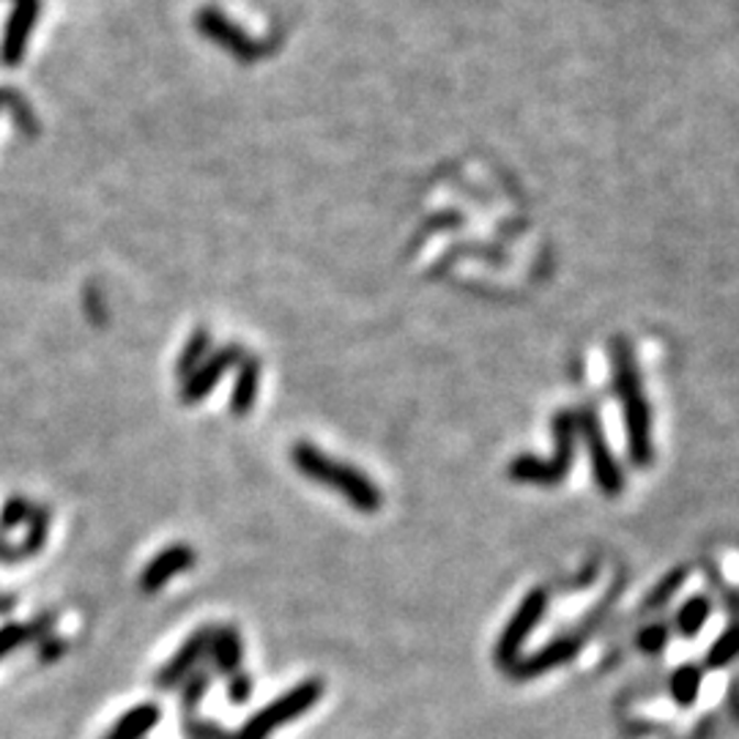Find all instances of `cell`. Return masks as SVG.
Here are the masks:
<instances>
[{"instance_id":"obj_1","label":"cell","mask_w":739,"mask_h":739,"mask_svg":"<svg viewBox=\"0 0 739 739\" xmlns=\"http://www.w3.org/2000/svg\"><path fill=\"white\" fill-rule=\"evenodd\" d=\"M614 354V386L619 395L621 411L627 424V450L630 461L638 468H647L652 463V411H649L647 395H643L641 375H638L636 354L625 338H616L611 345Z\"/></svg>"},{"instance_id":"obj_2","label":"cell","mask_w":739,"mask_h":739,"mask_svg":"<svg viewBox=\"0 0 739 739\" xmlns=\"http://www.w3.org/2000/svg\"><path fill=\"white\" fill-rule=\"evenodd\" d=\"M290 463L299 474H305L307 479L312 483L327 485L329 490L340 493L345 501L351 504L360 512L373 515L378 512L380 504H384V493H380L378 485L367 477L365 472L354 468L351 463L345 461H334L329 457L327 452L318 450L316 444L310 441H296L290 446Z\"/></svg>"},{"instance_id":"obj_3","label":"cell","mask_w":739,"mask_h":739,"mask_svg":"<svg viewBox=\"0 0 739 739\" xmlns=\"http://www.w3.org/2000/svg\"><path fill=\"white\" fill-rule=\"evenodd\" d=\"M575 433H578V422H575V411H559L553 417V439H556V450L548 461H540L534 455H520L509 463V477L518 483L531 485H559L570 474L575 455Z\"/></svg>"},{"instance_id":"obj_4","label":"cell","mask_w":739,"mask_h":739,"mask_svg":"<svg viewBox=\"0 0 739 739\" xmlns=\"http://www.w3.org/2000/svg\"><path fill=\"white\" fill-rule=\"evenodd\" d=\"M323 698V680H305L296 687L285 691L283 696L268 702L266 707L257 709L252 718L244 720L239 731H233V739H268L277 729H283L290 720L301 718L310 713Z\"/></svg>"},{"instance_id":"obj_5","label":"cell","mask_w":739,"mask_h":739,"mask_svg":"<svg viewBox=\"0 0 739 739\" xmlns=\"http://www.w3.org/2000/svg\"><path fill=\"white\" fill-rule=\"evenodd\" d=\"M575 422H578V433L584 439L586 450H589L592 474H595L597 488H600V493H606V496H619L625 490V474H621L611 446H608L600 419H597V413L592 408H581L575 413Z\"/></svg>"},{"instance_id":"obj_6","label":"cell","mask_w":739,"mask_h":739,"mask_svg":"<svg viewBox=\"0 0 739 739\" xmlns=\"http://www.w3.org/2000/svg\"><path fill=\"white\" fill-rule=\"evenodd\" d=\"M545 611H548V592L531 589L529 595L523 597V603L518 606V611L512 614V619L507 621V627H504L501 638H498L496 643V663L501 665V669H509V665L520 658L523 641L531 636V630L540 625Z\"/></svg>"},{"instance_id":"obj_7","label":"cell","mask_w":739,"mask_h":739,"mask_svg":"<svg viewBox=\"0 0 739 739\" xmlns=\"http://www.w3.org/2000/svg\"><path fill=\"white\" fill-rule=\"evenodd\" d=\"M198 31L203 36H209L211 42H217L220 47H225L228 53L236 55L239 60H257L261 55L268 53V44L255 42L250 38L239 25H233L222 11L217 9H203L198 14Z\"/></svg>"},{"instance_id":"obj_8","label":"cell","mask_w":739,"mask_h":739,"mask_svg":"<svg viewBox=\"0 0 739 739\" xmlns=\"http://www.w3.org/2000/svg\"><path fill=\"white\" fill-rule=\"evenodd\" d=\"M211 632H214V627H200V630H195L192 636H189L187 641L178 647V652L173 654V658L167 660L159 671H156L154 685L159 687V691H173V687L181 685V682L187 680L195 669H198L200 660L209 654Z\"/></svg>"},{"instance_id":"obj_9","label":"cell","mask_w":739,"mask_h":739,"mask_svg":"<svg viewBox=\"0 0 739 739\" xmlns=\"http://www.w3.org/2000/svg\"><path fill=\"white\" fill-rule=\"evenodd\" d=\"M244 360L242 345H225V349L209 354V360L203 362L192 375L181 380V402L184 406H195V402L203 400L209 391H214V386L220 384V378L225 375L228 367L239 365Z\"/></svg>"},{"instance_id":"obj_10","label":"cell","mask_w":739,"mask_h":739,"mask_svg":"<svg viewBox=\"0 0 739 739\" xmlns=\"http://www.w3.org/2000/svg\"><path fill=\"white\" fill-rule=\"evenodd\" d=\"M195 548L192 545H167L162 548L159 553H156L154 559H151L148 564L143 567V573H140V592H145V595H154V592H159L162 586L170 584L173 578H176L178 573H184V570L195 567Z\"/></svg>"},{"instance_id":"obj_11","label":"cell","mask_w":739,"mask_h":739,"mask_svg":"<svg viewBox=\"0 0 739 739\" xmlns=\"http://www.w3.org/2000/svg\"><path fill=\"white\" fill-rule=\"evenodd\" d=\"M578 649L581 641L575 636L556 638V641L545 643V647L537 649V652L529 654V658H518L507 671L515 676V680H534V676H542L545 671L570 663Z\"/></svg>"},{"instance_id":"obj_12","label":"cell","mask_w":739,"mask_h":739,"mask_svg":"<svg viewBox=\"0 0 739 739\" xmlns=\"http://www.w3.org/2000/svg\"><path fill=\"white\" fill-rule=\"evenodd\" d=\"M38 16V0H16L14 11L9 16V25L3 33V64H20L22 53H25L27 36L33 31V22Z\"/></svg>"},{"instance_id":"obj_13","label":"cell","mask_w":739,"mask_h":739,"mask_svg":"<svg viewBox=\"0 0 739 739\" xmlns=\"http://www.w3.org/2000/svg\"><path fill=\"white\" fill-rule=\"evenodd\" d=\"M209 654H211V665H214L217 674L233 676L236 671H242L244 643H242V632H239V627H233V625L214 627V632H211Z\"/></svg>"},{"instance_id":"obj_14","label":"cell","mask_w":739,"mask_h":739,"mask_svg":"<svg viewBox=\"0 0 739 739\" xmlns=\"http://www.w3.org/2000/svg\"><path fill=\"white\" fill-rule=\"evenodd\" d=\"M162 713L154 702L134 704L129 713H123L119 720L113 724V729L108 731L104 739H145L151 735L156 724H159Z\"/></svg>"},{"instance_id":"obj_15","label":"cell","mask_w":739,"mask_h":739,"mask_svg":"<svg viewBox=\"0 0 739 739\" xmlns=\"http://www.w3.org/2000/svg\"><path fill=\"white\" fill-rule=\"evenodd\" d=\"M239 378L233 384V395H231V413L233 417H246V413L255 408V397H257V386H261V362L255 356H246L239 362Z\"/></svg>"},{"instance_id":"obj_16","label":"cell","mask_w":739,"mask_h":739,"mask_svg":"<svg viewBox=\"0 0 739 739\" xmlns=\"http://www.w3.org/2000/svg\"><path fill=\"white\" fill-rule=\"evenodd\" d=\"M49 509L44 507V504H33L31 507V515H27L25 526V540L20 542V551H22V559H31L36 556L38 551H42L44 545H47V537H49Z\"/></svg>"},{"instance_id":"obj_17","label":"cell","mask_w":739,"mask_h":739,"mask_svg":"<svg viewBox=\"0 0 739 739\" xmlns=\"http://www.w3.org/2000/svg\"><path fill=\"white\" fill-rule=\"evenodd\" d=\"M209 354H211V334L206 332V329H198V332L189 338V343L184 345L181 356H178V365H176L178 378L184 380L187 375H192L195 370L209 360Z\"/></svg>"},{"instance_id":"obj_18","label":"cell","mask_w":739,"mask_h":739,"mask_svg":"<svg viewBox=\"0 0 739 739\" xmlns=\"http://www.w3.org/2000/svg\"><path fill=\"white\" fill-rule=\"evenodd\" d=\"M671 696L680 707H691L693 702L698 698V691H702V669L696 665H680V669L671 674Z\"/></svg>"},{"instance_id":"obj_19","label":"cell","mask_w":739,"mask_h":739,"mask_svg":"<svg viewBox=\"0 0 739 739\" xmlns=\"http://www.w3.org/2000/svg\"><path fill=\"white\" fill-rule=\"evenodd\" d=\"M709 611H713V606H709L707 597L704 595L691 597V600L680 608V614H676V630H680L685 638H693L698 630H702L704 621L709 619Z\"/></svg>"},{"instance_id":"obj_20","label":"cell","mask_w":739,"mask_h":739,"mask_svg":"<svg viewBox=\"0 0 739 739\" xmlns=\"http://www.w3.org/2000/svg\"><path fill=\"white\" fill-rule=\"evenodd\" d=\"M178 687H181V713H184V718H192L195 709H198V704H200V698H203L206 693H209L211 674H209V671H203V669H195L192 674H189L187 680H184Z\"/></svg>"},{"instance_id":"obj_21","label":"cell","mask_w":739,"mask_h":739,"mask_svg":"<svg viewBox=\"0 0 739 739\" xmlns=\"http://www.w3.org/2000/svg\"><path fill=\"white\" fill-rule=\"evenodd\" d=\"M735 658H739V625L720 632L718 641L709 647L707 665L709 669H724V665H729Z\"/></svg>"},{"instance_id":"obj_22","label":"cell","mask_w":739,"mask_h":739,"mask_svg":"<svg viewBox=\"0 0 739 739\" xmlns=\"http://www.w3.org/2000/svg\"><path fill=\"white\" fill-rule=\"evenodd\" d=\"M33 504L22 496H11L3 501V509H0V531H11L16 526H22L31 515Z\"/></svg>"},{"instance_id":"obj_23","label":"cell","mask_w":739,"mask_h":739,"mask_svg":"<svg viewBox=\"0 0 739 739\" xmlns=\"http://www.w3.org/2000/svg\"><path fill=\"white\" fill-rule=\"evenodd\" d=\"M184 737L187 739H233L228 729H222L217 720H200V718H184Z\"/></svg>"},{"instance_id":"obj_24","label":"cell","mask_w":739,"mask_h":739,"mask_svg":"<svg viewBox=\"0 0 739 739\" xmlns=\"http://www.w3.org/2000/svg\"><path fill=\"white\" fill-rule=\"evenodd\" d=\"M31 643V636H27V625H20V621H9V625L0 627V660L5 654L16 652L20 647Z\"/></svg>"},{"instance_id":"obj_25","label":"cell","mask_w":739,"mask_h":739,"mask_svg":"<svg viewBox=\"0 0 739 739\" xmlns=\"http://www.w3.org/2000/svg\"><path fill=\"white\" fill-rule=\"evenodd\" d=\"M682 581H685V570H674V573L665 575V578L660 581L658 586H654L652 595H649L647 608H652V611H654V608H663L665 603L671 600V595H674V592L680 589Z\"/></svg>"},{"instance_id":"obj_26","label":"cell","mask_w":739,"mask_h":739,"mask_svg":"<svg viewBox=\"0 0 739 739\" xmlns=\"http://www.w3.org/2000/svg\"><path fill=\"white\" fill-rule=\"evenodd\" d=\"M638 649L647 654H658L660 649L669 643V627L665 625H647L641 632H638Z\"/></svg>"},{"instance_id":"obj_27","label":"cell","mask_w":739,"mask_h":739,"mask_svg":"<svg viewBox=\"0 0 739 739\" xmlns=\"http://www.w3.org/2000/svg\"><path fill=\"white\" fill-rule=\"evenodd\" d=\"M252 693H255V680H252L250 674L236 671L233 676H228V698H231L236 707H242V704L250 702Z\"/></svg>"},{"instance_id":"obj_28","label":"cell","mask_w":739,"mask_h":739,"mask_svg":"<svg viewBox=\"0 0 739 739\" xmlns=\"http://www.w3.org/2000/svg\"><path fill=\"white\" fill-rule=\"evenodd\" d=\"M36 652H38V660H42V663H55V660H58L60 654L66 652V641L53 632V636L42 638V641L36 643Z\"/></svg>"},{"instance_id":"obj_29","label":"cell","mask_w":739,"mask_h":739,"mask_svg":"<svg viewBox=\"0 0 739 739\" xmlns=\"http://www.w3.org/2000/svg\"><path fill=\"white\" fill-rule=\"evenodd\" d=\"M14 562H22L20 545H11V542L3 540V534H0V564H14Z\"/></svg>"},{"instance_id":"obj_30","label":"cell","mask_w":739,"mask_h":739,"mask_svg":"<svg viewBox=\"0 0 739 739\" xmlns=\"http://www.w3.org/2000/svg\"><path fill=\"white\" fill-rule=\"evenodd\" d=\"M16 608L14 595H0V616H9Z\"/></svg>"},{"instance_id":"obj_31","label":"cell","mask_w":739,"mask_h":739,"mask_svg":"<svg viewBox=\"0 0 739 739\" xmlns=\"http://www.w3.org/2000/svg\"><path fill=\"white\" fill-rule=\"evenodd\" d=\"M9 99H11V93H9V91H0V104L9 102Z\"/></svg>"}]
</instances>
